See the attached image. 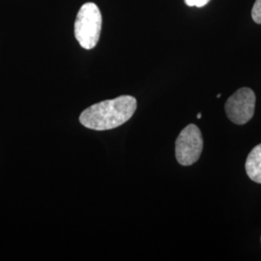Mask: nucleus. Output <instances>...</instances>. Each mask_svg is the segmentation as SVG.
I'll return each instance as SVG.
<instances>
[{
    "label": "nucleus",
    "mask_w": 261,
    "mask_h": 261,
    "mask_svg": "<svg viewBox=\"0 0 261 261\" xmlns=\"http://www.w3.org/2000/svg\"><path fill=\"white\" fill-rule=\"evenodd\" d=\"M188 6L190 7H203L210 0H184Z\"/></svg>",
    "instance_id": "nucleus-7"
},
{
    "label": "nucleus",
    "mask_w": 261,
    "mask_h": 261,
    "mask_svg": "<svg viewBox=\"0 0 261 261\" xmlns=\"http://www.w3.org/2000/svg\"><path fill=\"white\" fill-rule=\"evenodd\" d=\"M217 98H221V94H218V95H217Z\"/></svg>",
    "instance_id": "nucleus-9"
},
{
    "label": "nucleus",
    "mask_w": 261,
    "mask_h": 261,
    "mask_svg": "<svg viewBox=\"0 0 261 261\" xmlns=\"http://www.w3.org/2000/svg\"><path fill=\"white\" fill-rule=\"evenodd\" d=\"M200 117H201V113H198V114H197V118H198V119H199V118H200Z\"/></svg>",
    "instance_id": "nucleus-8"
},
{
    "label": "nucleus",
    "mask_w": 261,
    "mask_h": 261,
    "mask_svg": "<svg viewBox=\"0 0 261 261\" xmlns=\"http://www.w3.org/2000/svg\"><path fill=\"white\" fill-rule=\"evenodd\" d=\"M255 94L251 88L243 87L232 94L225 103V113L228 119L236 125L250 121L255 110Z\"/></svg>",
    "instance_id": "nucleus-4"
},
{
    "label": "nucleus",
    "mask_w": 261,
    "mask_h": 261,
    "mask_svg": "<svg viewBox=\"0 0 261 261\" xmlns=\"http://www.w3.org/2000/svg\"><path fill=\"white\" fill-rule=\"evenodd\" d=\"M252 19L254 22L261 24V0H256L252 10Z\"/></svg>",
    "instance_id": "nucleus-6"
},
{
    "label": "nucleus",
    "mask_w": 261,
    "mask_h": 261,
    "mask_svg": "<svg viewBox=\"0 0 261 261\" xmlns=\"http://www.w3.org/2000/svg\"><path fill=\"white\" fill-rule=\"evenodd\" d=\"M137 106L136 98L124 95L95 103L84 110L80 116V122L91 130H112L130 120Z\"/></svg>",
    "instance_id": "nucleus-1"
},
{
    "label": "nucleus",
    "mask_w": 261,
    "mask_h": 261,
    "mask_svg": "<svg viewBox=\"0 0 261 261\" xmlns=\"http://www.w3.org/2000/svg\"><path fill=\"white\" fill-rule=\"evenodd\" d=\"M245 168L250 179L253 182L261 184V143L250 152Z\"/></svg>",
    "instance_id": "nucleus-5"
},
{
    "label": "nucleus",
    "mask_w": 261,
    "mask_h": 261,
    "mask_svg": "<svg viewBox=\"0 0 261 261\" xmlns=\"http://www.w3.org/2000/svg\"><path fill=\"white\" fill-rule=\"evenodd\" d=\"M203 149V139L199 128L190 124L179 134L175 141V156L182 166H192L200 157Z\"/></svg>",
    "instance_id": "nucleus-3"
},
{
    "label": "nucleus",
    "mask_w": 261,
    "mask_h": 261,
    "mask_svg": "<svg viewBox=\"0 0 261 261\" xmlns=\"http://www.w3.org/2000/svg\"><path fill=\"white\" fill-rule=\"evenodd\" d=\"M102 29V15L98 6L87 2L79 11L75 22V37L81 47L91 49L99 42Z\"/></svg>",
    "instance_id": "nucleus-2"
}]
</instances>
